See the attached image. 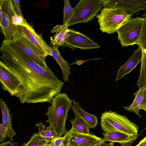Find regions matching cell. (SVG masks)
<instances>
[{"label":"cell","instance_id":"cell-38","mask_svg":"<svg viewBox=\"0 0 146 146\" xmlns=\"http://www.w3.org/2000/svg\"><path fill=\"white\" fill-rule=\"evenodd\" d=\"M46 145H47V144L46 145H45L43 146H46Z\"/></svg>","mask_w":146,"mask_h":146},{"label":"cell","instance_id":"cell-23","mask_svg":"<svg viewBox=\"0 0 146 146\" xmlns=\"http://www.w3.org/2000/svg\"><path fill=\"white\" fill-rule=\"evenodd\" d=\"M51 140L42 137L38 133H35L30 140L23 144L22 146H43L50 143Z\"/></svg>","mask_w":146,"mask_h":146},{"label":"cell","instance_id":"cell-30","mask_svg":"<svg viewBox=\"0 0 146 146\" xmlns=\"http://www.w3.org/2000/svg\"><path fill=\"white\" fill-rule=\"evenodd\" d=\"M141 109L146 111V88L144 89L143 97L141 104Z\"/></svg>","mask_w":146,"mask_h":146},{"label":"cell","instance_id":"cell-31","mask_svg":"<svg viewBox=\"0 0 146 146\" xmlns=\"http://www.w3.org/2000/svg\"><path fill=\"white\" fill-rule=\"evenodd\" d=\"M11 141L9 140L4 143H1L0 146H18L19 143L17 142L11 143Z\"/></svg>","mask_w":146,"mask_h":146},{"label":"cell","instance_id":"cell-27","mask_svg":"<svg viewBox=\"0 0 146 146\" xmlns=\"http://www.w3.org/2000/svg\"><path fill=\"white\" fill-rule=\"evenodd\" d=\"M67 138L66 134L63 137L56 135L51 139V143L53 146H64Z\"/></svg>","mask_w":146,"mask_h":146},{"label":"cell","instance_id":"cell-14","mask_svg":"<svg viewBox=\"0 0 146 146\" xmlns=\"http://www.w3.org/2000/svg\"><path fill=\"white\" fill-rule=\"evenodd\" d=\"M145 18L138 45L141 49L142 58L140 72L136 85L139 88H146V18Z\"/></svg>","mask_w":146,"mask_h":146},{"label":"cell","instance_id":"cell-16","mask_svg":"<svg viewBox=\"0 0 146 146\" xmlns=\"http://www.w3.org/2000/svg\"><path fill=\"white\" fill-rule=\"evenodd\" d=\"M142 58L141 49L139 46L137 49L134 50L133 54L129 59L118 70L115 78V81H117L121 79L124 76L131 72L141 62Z\"/></svg>","mask_w":146,"mask_h":146},{"label":"cell","instance_id":"cell-25","mask_svg":"<svg viewBox=\"0 0 146 146\" xmlns=\"http://www.w3.org/2000/svg\"><path fill=\"white\" fill-rule=\"evenodd\" d=\"M64 1L63 24L67 25L74 16V9L71 6L69 0H64Z\"/></svg>","mask_w":146,"mask_h":146},{"label":"cell","instance_id":"cell-21","mask_svg":"<svg viewBox=\"0 0 146 146\" xmlns=\"http://www.w3.org/2000/svg\"><path fill=\"white\" fill-rule=\"evenodd\" d=\"M144 88H139L138 91L133 94L135 98L131 104L128 106H123L124 109L131 112H134L139 117L141 116L139 114V111L141 110V104L142 102L143 94Z\"/></svg>","mask_w":146,"mask_h":146},{"label":"cell","instance_id":"cell-10","mask_svg":"<svg viewBox=\"0 0 146 146\" xmlns=\"http://www.w3.org/2000/svg\"><path fill=\"white\" fill-rule=\"evenodd\" d=\"M0 82L3 90L12 96L17 97L19 92L21 84L9 68L0 61Z\"/></svg>","mask_w":146,"mask_h":146},{"label":"cell","instance_id":"cell-20","mask_svg":"<svg viewBox=\"0 0 146 146\" xmlns=\"http://www.w3.org/2000/svg\"><path fill=\"white\" fill-rule=\"evenodd\" d=\"M102 133L104 136V138L101 143H104L106 141L117 142L121 145L131 141L138 136L133 137L117 131L105 132Z\"/></svg>","mask_w":146,"mask_h":146},{"label":"cell","instance_id":"cell-7","mask_svg":"<svg viewBox=\"0 0 146 146\" xmlns=\"http://www.w3.org/2000/svg\"><path fill=\"white\" fill-rule=\"evenodd\" d=\"M0 12L2 14L0 29L4 39L13 41V31L17 26L12 23L11 18L12 16L17 12L12 0H1Z\"/></svg>","mask_w":146,"mask_h":146},{"label":"cell","instance_id":"cell-1","mask_svg":"<svg viewBox=\"0 0 146 146\" xmlns=\"http://www.w3.org/2000/svg\"><path fill=\"white\" fill-rule=\"evenodd\" d=\"M0 59L21 84L17 96L21 104L47 102L60 93L64 82L48 67L37 64L12 41L4 39Z\"/></svg>","mask_w":146,"mask_h":146},{"label":"cell","instance_id":"cell-22","mask_svg":"<svg viewBox=\"0 0 146 146\" xmlns=\"http://www.w3.org/2000/svg\"><path fill=\"white\" fill-rule=\"evenodd\" d=\"M72 125L71 129L75 132L83 134L90 133V128L88 124L82 119L75 117L70 120Z\"/></svg>","mask_w":146,"mask_h":146},{"label":"cell","instance_id":"cell-15","mask_svg":"<svg viewBox=\"0 0 146 146\" xmlns=\"http://www.w3.org/2000/svg\"><path fill=\"white\" fill-rule=\"evenodd\" d=\"M43 44L47 51L56 60L60 66L62 73V78L65 82L69 81L68 76L70 74L69 62L65 60L61 56L57 47H51L42 39Z\"/></svg>","mask_w":146,"mask_h":146},{"label":"cell","instance_id":"cell-4","mask_svg":"<svg viewBox=\"0 0 146 146\" xmlns=\"http://www.w3.org/2000/svg\"><path fill=\"white\" fill-rule=\"evenodd\" d=\"M100 11L96 16L98 19L100 30L102 33L109 34L117 32L120 27L132 16L118 9L104 7Z\"/></svg>","mask_w":146,"mask_h":146},{"label":"cell","instance_id":"cell-9","mask_svg":"<svg viewBox=\"0 0 146 146\" xmlns=\"http://www.w3.org/2000/svg\"><path fill=\"white\" fill-rule=\"evenodd\" d=\"M13 42L33 61L41 66L48 67L45 58L40 55L18 30L17 26L13 31Z\"/></svg>","mask_w":146,"mask_h":146},{"label":"cell","instance_id":"cell-33","mask_svg":"<svg viewBox=\"0 0 146 146\" xmlns=\"http://www.w3.org/2000/svg\"><path fill=\"white\" fill-rule=\"evenodd\" d=\"M135 146H146V136L144 137Z\"/></svg>","mask_w":146,"mask_h":146},{"label":"cell","instance_id":"cell-26","mask_svg":"<svg viewBox=\"0 0 146 146\" xmlns=\"http://www.w3.org/2000/svg\"><path fill=\"white\" fill-rule=\"evenodd\" d=\"M11 21L12 23L15 26L24 27L28 29L32 27L27 23L24 18L18 15L17 13L12 16Z\"/></svg>","mask_w":146,"mask_h":146},{"label":"cell","instance_id":"cell-28","mask_svg":"<svg viewBox=\"0 0 146 146\" xmlns=\"http://www.w3.org/2000/svg\"><path fill=\"white\" fill-rule=\"evenodd\" d=\"M7 138H8L7 129L3 126L1 124H0V142L3 143Z\"/></svg>","mask_w":146,"mask_h":146},{"label":"cell","instance_id":"cell-36","mask_svg":"<svg viewBox=\"0 0 146 146\" xmlns=\"http://www.w3.org/2000/svg\"><path fill=\"white\" fill-rule=\"evenodd\" d=\"M143 17H144L145 18H146V11L144 13V14L142 15Z\"/></svg>","mask_w":146,"mask_h":146},{"label":"cell","instance_id":"cell-34","mask_svg":"<svg viewBox=\"0 0 146 146\" xmlns=\"http://www.w3.org/2000/svg\"><path fill=\"white\" fill-rule=\"evenodd\" d=\"M138 136L136 137L134 139H133L132 140L128 142H127L126 143L123 144L121 145V146H131V144L133 142V141L137 138Z\"/></svg>","mask_w":146,"mask_h":146},{"label":"cell","instance_id":"cell-19","mask_svg":"<svg viewBox=\"0 0 146 146\" xmlns=\"http://www.w3.org/2000/svg\"><path fill=\"white\" fill-rule=\"evenodd\" d=\"M0 106L2 117L1 124L7 129L8 138L12 141L13 137L17 134L12 127V115L8 107L1 99H0Z\"/></svg>","mask_w":146,"mask_h":146},{"label":"cell","instance_id":"cell-5","mask_svg":"<svg viewBox=\"0 0 146 146\" xmlns=\"http://www.w3.org/2000/svg\"><path fill=\"white\" fill-rule=\"evenodd\" d=\"M145 18H130L117 29L118 39L123 46L138 44Z\"/></svg>","mask_w":146,"mask_h":146},{"label":"cell","instance_id":"cell-11","mask_svg":"<svg viewBox=\"0 0 146 146\" xmlns=\"http://www.w3.org/2000/svg\"><path fill=\"white\" fill-rule=\"evenodd\" d=\"M104 7L118 9L132 15L146 10V0H102Z\"/></svg>","mask_w":146,"mask_h":146},{"label":"cell","instance_id":"cell-8","mask_svg":"<svg viewBox=\"0 0 146 146\" xmlns=\"http://www.w3.org/2000/svg\"><path fill=\"white\" fill-rule=\"evenodd\" d=\"M62 46L74 50H89L98 48L100 46L81 33L68 29L66 38Z\"/></svg>","mask_w":146,"mask_h":146},{"label":"cell","instance_id":"cell-2","mask_svg":"<svg viewBox=\"0 0 146 146\" xmlns=\"http://www.w3.org/2000/svg\"><path fill=\"white\" fill-rule=\"evenodd\" d=\"M72 101L65 93H60L53 98L45 114L48 123L58 136L64 135L67 132L66 122L69 110L72 108Z\"/></svg>","mask_w":146,"mask_h":146},{"label":"cell","instance_id":"cell-18","mask_svg":"<svg viewBox=\"0 0 146 146\" xmlns=\"http://www.w3.org/2000/svg\"><path fill=\"white\" fill-rule=\"evenodd\" d=\"M68 27L67 24L58 25L51 31V33H55L53 38L50 40V46L58 47L62 46L66 38Z\"/></svg>","mask_w":146,"mask_h":146},{"label":"cell","instance_id":"cell-17","mask_svg":"<svg viewBox=\"0 0 146 146\" xmlns=\"http://www.w3.org/2000/svg\"><path fill=\"white\" fill-rule=\"evenodd\" d=\"M73 104L71 108L75 117L82 119L88 125L90 128H94L98 124L97 115L90 114L84 110L79 103L73 100Z\"/></svg>","mask_w":146,"mask_h":146},{"label":"cell","instance_id":"cell-37","mask_svg":"<svg viewBox=\"0 0 146 146\" xmlns=\"http://www.w3.org/2000/svg\"><path fill=\"white\" fill-rule=\"evenodd\" d=\"M64 146H70L66 145L64 144Z\"/></svg>","mask_w":146,"mask_h":146},{"label":"cell","instance_id":"cell-35","mask_svg":"<svg viewBox=\"0 0 146 146\" xmlns=\"http://www.w3.org/2000/svg\"><path fill=\"white\" fill-rule=\"evenodd\" d=\"M46 146H53L51 143H50L47 144Z\"/></svg>","mask_w":146,"mask_h":146},{"label":"cell","instance_id":"cell-32","mask_svg":"<svg viewBox=\"0 0 146 146\" xmlns=\"http://www.w3.org/2000/svg\"><path fill=\"white\" fill-rule=\"evenodd\" d=\"M94 146H115L114 143L111 142L110 143H100Z\"/></svg>","mask_w":146,"mask_h":146},{"label":"cell","instance_id":"cell-24","mask_svg":"<svg viewBox=\"0 0 146 146\" xmlns=\"http://www.w3.org/2000/svg\"><path fill=\"white\" fill-rule=\"evenodd\" d=\"M36 125L38 127V133L42 137L51 139L56 136V133L50 125L46 127L42 122H39L36 124Z\"/></svg>","mask_w":146,"mask_h":146},{"label":"cell","instance_id":"cell-29","mask_svg":"<svg viewBox=\"0 0 146 146\" xmlns=\"http://www.w3.org/2000/svg\"><path fill=\"white\" fill-rule=\"evenodd\" d=\"M13 5L18 14L24 18L22 14L20 5V1L19 0H12Z\"/></svg>","mask_w":146,"mask_h":146},{"label":"cell","instance_id":"cell-6","mask_svg":"<svg viewBox=\"0 0 146 146\" xmlns=\"http://www.w3.org/2000/svg\"><path fill=\"white\" fill-rule=\"evenodd\" d=\"M103 7L102 0H80L74 8V16L67 23L68 27L91 21Z\"/></svg>","mask_w":146,"mask_h":146},{"label":"cell","instance_id":"cell-13","mask_svg":"<svg viewBox=\"0 0 146 146\" xmlns=\"http://www.w3.org/2000/svg\"><path fill=\"white\" fill-rule=\"evenodd\" d=\"M18 30L31 44L34 48L41 56L46 58L50 54L44 47L42 42V36L37 34L33 27L17 26Z\"/></svg>","mask_w":146,"mask_h":146},{"label":"cell","instance_id":"cell-3","mask_svg":"<svg viewBox=\"0 0 146 146\" xmlns=\"http://www.w3.org/2000/svg\"><path fill=\"white\" fill-rule=\"evenodd\" d=\"M100 119L101 127L105 132L117 131L133 137L138 135V126L115 111H105L102 113Z\"/></svg>","mask_w":146,"mask_h":146},{"label":"cell","instance_id":"cell-12","mask_svg":"<svg viewBox=\"0 0 146 146\" xmlns=\"http://www.w3.org/2000/svg\"><path fill=\"white\" fill-rule=\"evenodd\" d=\"M65 145L70 146H94L101 143L103 139L92 133L83 134L77 133L71 129L67 131Z\"/></svg>","mask_w":146,"mask_h":146}]
</instances>
